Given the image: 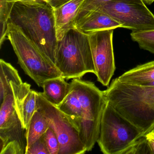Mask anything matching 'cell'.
<instances>
[{
	"label": "cell",
	"instance_id": "ffe728a7",
	"mask_svg": "<svg viewBox=\"0 0 154 154\" xmlns=\"http://www.w3.org/2000/svg\"><path fill=\"white\" fill-rule=\"evenodd\" d=\"M109 1H123L138 3L144 2L143 0H85L79 11L76 22L88 13L96 10L100 6Z\"/></svg>",
	"mask_w": 154,
	"mask_h": 154
},
{
	"label": "cell",
	"instance_id": "d4e9b609",
	"mask_svg": "<svg viewBox=\"0 0 154 154\" xmlns=\"http://www.w3.org/2000/svg\"><path fill=\"white\" fill-rule=\"evenodd\" d=\"M10 1L12 2H17L22 1V2H32V1H45L47 2L48 0H9Z\"/></svg>",
	"mask_w": 154,
	"mask_h": 154
},
{
	"label": "cell",
	"instance_id": "9c48e42d",
	"mask_svg": "<svg viewBox=\"0 0 154 154\" xmlns=\"http://www.w3.org/2000/svg\"><path fill=\"white\" fill-rule=\"evenodd\" d=\"M108 14L122 26L132 32L154 30V15L145 2L109 1L96 10Z\"/></svg>",
	"mask_w": 154,
	"mask_h": 154
},
{
	"label": "cell",
	"instance_id": "5b68a950",
	"mask_svg": "<svg viewBox=\"0 0 154 154\" xmlns=\"http://www.w3.org/2000/svg\"><path fill=\"white\" fill-rule=\"evenodd\" d=\"M143 131L105 103L97 142L104 154H123L138 139Z\"/></svg>",
	"mask_w": 154,
	"mask_h": 154
},
{
	"label": "cell",
	"instance_id": "277c9868",
	"mask_svg": "<svg viewBox=\"0 0 154 154\" xmlns=\"http://www.w3.org/2000/svg\"><path fill=\"white\" fill-rule=\"evenodd\" d=\"M7 37L18 58L19 64L25 73L39 87L52 78L62 76V73L40 52L36 45L24 34L19 27L8 22Z\"/></svg>",
	"mask_w": 154,
	"mask_h": 154
},
{
	"label": "cell",
	"instance_id": "52a82bcc",
	"mask_svg": "<svg viewBox=\"0 0 154 154\" xmlns=\"http://www.w3.org/2000/svg\"><path fill=\"white\" fill-rule=\"evenodd\" d=\"M37 110L45 117L49 127L57 135L60 146L58 154H82L87 151L75 127L58 107L47 100L42 92H38Z\"/></svg>",
	"mask_w": 154,
	"mask_h": 154
},
{
	"label": "cell",
	"instance_id": "30bf717a",
	"mask_svg": "<svg viewBox=\"0 0 154 154\" xmlns=\"http://www.w3.org/2000/svg\"><path fill=\"white\" fill-rule=\"evenodd\" d=\"M114 29L99 30L88 35L94 74L103 86H108L114 75L116 66L113 48Z\"/></svg>",
	"mask_w": 154,
	"mask_h": 154
},
{
	"label": "cell",
	"instance_id": "7a4b0ae2",
	"mask_svg": "<svg viewBox=\"0 0 154 154\" xmlns=\"http://www.w3.org/2000/svg\"><path fill=\"white\" fill-rule=\"evenodd\" d=\"M105 101L143 131L154 126V86L132 84L112 80L103 91Z\"/></svg>",
	"mask_w": 154,
	"mask_h": 154
},
{
	"label": "cell",
	"instance_id": "603a6c76",
	"mask_svg": "<svg viewBox=\"0 0 154 154\" xmlns=\"http://www.w3.org/2000/svg\"><path fill=\"white\" fill-rule=\"evenodd\" d=\"M71 1L72 0H48L47 2L55 9Z\"/></svg>",
	"mask_w": 154,
	"mask_h": 154
},
{
	"label": "cell",
	"instance_id": "d6986e66",
	"mask_svg": "<svg viewBox=\"0 0 154 154\" xmlns=\"http://www.w3.org/2000/svg\"><path fill=\"white\" fill-rule=\"evenodd\" d=\"M131 37L141 49L154 54V30L132 31Z\"/></svg>",
	"mask_w": 154,
	"mask_h": 154
},
{
	"label": "cell",
	"instance_id": "2e32d148",
	"mask_svg": "<svg viewBox=\"0 0 154 154\" xmlns=\"http://www.w3.org/2000/svg\"><path fill=\"white\" fill-rule=\"evenodd\" d=\"M117 78L123 82L139 85L154 81V61L137 66Z\"/></svg>",
	"mask_w": 154,
	"mask_h": 154
},
{
	"label": "cell",
	"instance_id": "484cf974",
	"mask_svg": "<svg viewBox=\"0 0 154 154\" xmlns=\"http://www.w3.org/2000/svg\"><path fill=\"white\" fill-rule=\"evenodd\" d=\"M145 135H148V136H151V137H154V126L149 132L145 134Z\"/></svg>",
	"mask_w": 154,
	"mask_h": 154
},
{
	"label": "cell",
	"instance_id": "8fae6325",
	"mask_svg": "<svg viewBox=\"0 0 154 154\" xmlns=\"http://www.w3.org/2000/svg\"><path fill=\"white\" fill-rule=\"evenodd\" d=\"M16 109L26 130L33 114L37 110L38 92L30 84L23 82H11Z\"/></svg>",
	"mask_w": 154,
	"mask_h": 154
},
{
	"label": "cell",
	"instance_id": "9a60e30c",
	"mask_svg": "<svg viewBox=\"0 0 154 154\" xmlns=\"http://www.w3.org/2000/svg\"><path fill=\"white\" fill-rule=\"evenodd\" d=\"M57 107L65 114L79 132L83 122V113L77 94L71 85L67 96Z\"/></svg>",
	"mask_w": 154,
	"mask_h": 154
},
{
	"label": "cell",
	"instance_id": "4fadbf2b",
	"mask_svg": "<svg viewBox=\"0 0 154 154\" xmlns=\"http://www.w3.org/2000/svg\"><path fill=\"white\" fill-rule=\"evenodd\" d=\"M118 28H122L119 23L108 14L99 11L88 13L77 21L75 26L76 29L87 35L99 30Z\"/></svg>",
	"mask_w": 154,
	"mask_h": 154
},
{
	"label": "cell",
	"instance_id": "3957f363",
	"mask_svg": "<svg viewBox=\"0 0 154 154\" xmlns=\"http://www.w3.org/2000/svg\"><path fill=\"white\" fill-rule=\"evenodd\" d=\"M55 66L66 80L95 73L88 35L76 28L68 31L57 42Z\"/></svg>",
	"mask_w": 154,
	"mask_h": 154
},
{
	"label": "cell",
	"instance_id": "7c38bea8",
	"mask_svg": "<svg viewBox=\"0 0 154 154\" xmlns=\"http://www.w3.org/2000/svg\"><path fill=\"white\" fill-rule=\"evenodd\" d=\"M85 0H72L54 9L57 41H60L68 31L75 28L79 11Z\"/></svg>",
	"mask_w": 154,
	"mask_h": 154
},
{
	"label": "cell",
	"instance_id": "44dd1931",
	"mask_svg": "<svg viewBox=\"0 0 154 154\" xmlns=\"http://www.w3.org/2000/svg\"><path fill=\"white\" fill-rule=\"evenodd\" d=\"M44 135L49 154H58L60 142L54 131L49 127Z\"/></svg>",
	"mask_w": 154,
	"mask_h": 154
},
{
	"label": "cell",
	"instance_id": "7402d4cb",
	"mask_svg": "<svg viewBox=\"0 0 154 154\" xmlns=\"http://www.w3.org/2000/svg\"><path fill=\"white\" fill-rule=\"evenodd\" d=\"M44 135L27 149L26 154H49Z\"/></svg>",
	"mask_w": 154,
	"mask_h": 154
},
{
	"label": "cell",
	"instance_id": "83f0119b",
	"mask_svg": "<svg viewBox=\"0 0 154 154\" xmlns=\"http://www.w3.org/2000/svg\"><path fill=\"white\" fill-rule=\"evenodd\" d=\"M145 3L148 4V5H151V4L154 2V0H143Z\"/></svg>",
	"mask_w": 154,
	"mask_h": 154
},
{
	"label": "cell",
	"instance_id": "cb8c5ba5",
	"mask_svg": "<svg viewBox=\"0 0 154 154\" xmlns=\"http://www.w3.org/2000/svg\"><path fill=\"white\" fill-rule=\"evenodd\" d=\"M144 136L146 137V140L149 154H154V137L147 135H144Z\"/></svg>",
	"mask_w": 154,
	"mask_h": 154
},
{
	"label": "cell",
	"instance_id": "8992f818",
	"mask_svg": "<svg viewBox=\"0 0 154 154\" xmlns=\"http://www.w3.org/2000/svg\"><path fill=\"white\" fill-rule=\"evenodd\" d=\"M70 84L76 91L83 113L79 137L87 151H90L99 137L101 119L106 103L104 92L93 82L81 78L73 79Z\"/></svg>",
	"mask_w": 154,
	"mask_h": 154
},
{
	"label": "cell",
	"instance_id": "e0dca14e",
	"mask_svg": "<svg viewBox=\"0 0 154 154\" xmlns=\"http://www.w3.org/2000/svg\"><path fill=\"white\" fill-rule=\"evenodd\" d=\"M17 70L3 59L0 60V102L7 95L13 94L11 82H22Z\"/></svg>",
	"mask_w": 154,
	"mask_h": 154
},
{
	"label": "cell",
	"instance_id": "4316f807",
	"mask_svg": "<svg viewBox=\"0 0 154 154\" xmlns=\"http://www.w3.org/2000/svg\"><path fill=\"white\" fill-rule=\"evenodd\" d=\"M141 85H148V86H154V81L152 82H149L143 84Z\"/></svg>",
	"mask_w": 154,
	"mask_h": 154
},
{
	"label": "cell",
	"instance_id": "5bb4252c",
	"mask_svg": "<svg viewBox=\"0 0 154 154\" xmlns=\"http://www.w3.org/2000/svg\"><path fill=\"white\" fill-rule=\"evenodd\" d=\"M62 76L48 79L42 85L43 95L48 101L58 107L65 100L71 89V84Z\"/></svg>",
	"mask_w": 154,
	"mask_h": 154
},
{
	"label": "cell",
	"instance_id": "6da1fadb",
	"mask_svg": "<svg viewBox=\"0 0 154 154\" xmlns=\"http://www.w3.org/2000/svg\"><path fill=\"white\" fill-rule=\"evenodd\" d=\"M8 22L19 27L35 43L45 57L55 66L58 41L54 12L47 2H17Z\"/></svg>",
	"mask_w": 154,
	"mask_h": 154
},
{
	"label": "cell",
	"instance_id": "ba28073f",
	"mask_svg": "<svg viewBox=\"0 0 154 154\" xmlns=\"http://www.w3.org/2000/svg\"><path fill=\"white\" fill-rule=\"evenodd\" d=\"M0 154H26V131L16 109L13 94L1 102Z\"/></svg>",
	"mask_w": 154,
	"mask_h": 154
},
{
	"label": "cell",
	"instance_id": "ac0fdd59",
	"mask_svg": "<svg viewBox=\"0 0 154 154\" xmlns=\"http://www.w3.org/2000/svg\"><path fill=\"white\" fill-rule=\"evenodd\" d=\"M49 128L45 117L36 110L33 114L26 130L27 149L43 136Z\"/></svg>",
	"mask_w": 154,
	"mask_h": 154
}]
</instances>
